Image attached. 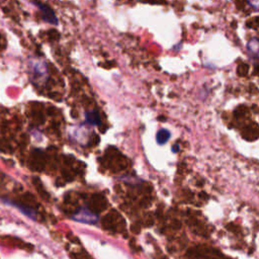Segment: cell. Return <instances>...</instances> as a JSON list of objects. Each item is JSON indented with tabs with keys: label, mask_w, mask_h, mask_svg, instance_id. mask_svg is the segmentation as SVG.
I'll return each instance as SVG.
<instances>
[{
	"label": "cell",
	"mask_w": 259,
	"mask_h": 259,
	"mask_svg": "<svg viewBox=\"0 0 259 259\" xmlns=\"http://www.w3.org/2000/svg\"><path fill=\"white\" fill-rule=\"evenodd\" d=\"M248 52L250 55H252L254 58H259V40L256 38H253L248 44Z\"/></svg>",
	"instance_id": "7a4b0ae2"
},
{
	"label": "cell",
	"mask_w": 259,
	"mask_h": 259,
	"mask_svg": "<svg viewBox=\"0 0 259 259\" xmlns=\"http://www.w3.org/2000/svg\"><path fill=\"white\" fill-rule=\"evenodd\" d=\"M248 4L254 9V10H259V0H246Z\"/></svg>",
	"instance_id": "5b68a950"
},
{
	"label": "cell",
	"mask_w": 259,
	"mask_h": 259,
	"mask_svg": "<svg viewBox=\"0 0 259 259\" xmlns=\"http://www.w3.org/2000/svg\"><path fill=\"white\" fill-rule=\"evenodd\" d=\"M238 73L239 75H246L248 73V70H249V66L247 64H240L238 66Z\"/></svg>",
	"instance_id": "277c9868"
},
{
	"label": "cell",
	"mask_w": 259,
	"mask_h": 259,
	"mask_svg": "<svg viewBox=\"0 0 259 259\" xmlns=\"http://www.w3.org/2000/svg\"><path fill=\"white\" fill-rule=\"evenodd\" d=\"M37 6L39 7V10L41 12V16H42L44 20H46L47 22H49L51 24H57V22H58L57 16H56L55 12L48 5L37 3Z\"/></svg>",
	"instance_id": "6da1fadb"
},
{
	"label": "cell",
	"mask_w": 259,
	"mask_h": 259,
	"mask_svg": "<svg viewBox=\"0 0 259 259\" xmlns=\"http://www.w3.org/2000/svg\"><path fill=\"white\" fill-rule=\"evenodd\" d=\"M169 138H170V133L167 130H161L157 135V141L159 144L166 143Z\"/></svg>",
	"instance_id": "3957f363"
}]
</instances>
